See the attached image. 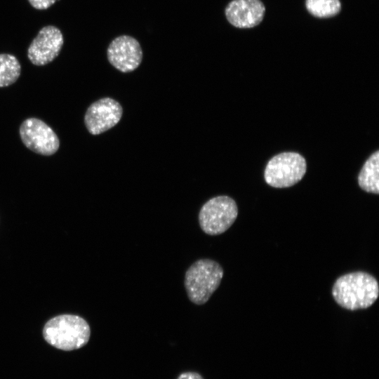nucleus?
Returning <instances> with one entry per match:
<instances>
[{
	"label": "nucleus",
	"mask_w": 379,
	"mask_h": 379,
	"mask_svg": "<svg viewBox=\"0 0 379 379\" xmlns=\"http://www.w3.org/2000/svg\"><path fill=\"white\" fill-rule=\"evenodd\" d=\"M305 5L310 13L321 18L335 16L341 9L340 0H306Z\"/></svg>",
	"instance_id": "obj_13"
},
{
	"label": "nucleus",
	"mask_w": 379,
	"mask_h": 379,
	"mask_svg": "<svg viewBox=\"0 0 379 379\" xmlns=\"http://www.w3.org/2000/svg\"><path fill=\"white\" fill-rule=\"evenodd\" d=\"M307 164L298 152H286L274 156L267 163L264 178L265 182L276 188L294 185L303 178Z\"/></svg>",
	"instance_id": "obj_4"
},
{
	"label": "nucleus",
	"mask_w": 379,
	"mask_h": 379,
	"mask_svg": "<svg viewBox=\"0 0 379 379\" xmlns=\"http://www.w3.org/2000/svg\"><path fill=\"white\" fill-rule=\"evenodd\" d=\"M123 109L119 102L107 97L92 103L86 110L84 124L92 135H99L114 127L121 120Z\"/></svg>",
	"instance_id": "obj_7"
},
{
	"label": "nucleus",
	"mask_w": 379,
	"mask_h": 379,
	"mask_svg": "<svg viewBox=\"0 0 379 379\" xmlns=\"http://www.w3.org/2000/svg\"><path fill=\"white\" fill-rule=\"evenodd\" d=\"M223 277L222 266L215 260L203 258L187 270L184 284L189 300L195 305L205 304L216 291Z\"/></svg>",
	"instance_id": "obj_3"
},
{
	"label": "nucleus",
	"mask_w": 379,
	"mask_h": 379,
	"mask_svg": "<svg viewBox=\"0 0 379 379\" xmlns=\"http://www.w3.org/2000/svg\"><path fill=\"white\" fill-rule=\"evenodd\" d=\"M107 56L114 67L127 73L139 67L142 60V51L137 39L128 35H121L111 41Z\"/></svg>",
	"instance_id": "obj_8"
},
{
	"label": "nucleus",
	"mask_w": 379,
	"mask_h": 379,
	"mask_svg": "<svg viewBox=\"0 0 379 379\" xmlns=\"http://www.w3.org/2000/svg\"><path fill=\"white\" fill-rule=\"evenodd\" d=\"M63 42L62 34L58 27L46 26L39 30L30 44L27 50V57L35 65H45L58 55Z\"/></svg>",
	"instance_id": "obj_9"
},
{
	"label": "nucleus",
	"mask_w": 379,
	"mask_h": 379,
	"mask_svg": "<svg viewBox=\"0 0 379 379\" xmlns=\"http://www.w3.org/2000/svg\"><path fill=\"white\" fill-rule=\"evenodd\" d=\"M45 340L57 349L71 351L87 344L90 327L85 319L73 314H62L48 321L43 329Z\"/></svg>",
	"instance_id": "obj_2"
},
{
	"label": "nucleus",
	"mask_w": 379,
	"mask_h": 379,
	"mask_svg": "<svg viewBox=\"0 0 379 379\" xmlns=\"http://www.w3.org/2000/svg\"><path fill=\"white\" fill-rule=\"evenodd\" d=\"M359 187L366 192L379 193V151L372 154L364 163L358 176Z\"/></svg>",
	"instance_id": "obj_11"
},
{
	"label": "nucleus",
	"mask_w": 379,
	"mask_h": 379,
	"mask_svg": "<svg viewBox=\"0 0 379 379\" xmlns=\"http://www.w3.org/2000/svg\"><path fill=\"white\" fill-rule=\"evenodd\" d=\"M20 64L13 55L0 54V87L15 83L20 75Z\"/></svg>",
	"instance_id": "obj_12"
},
{
	"label": "nucleus",
	"mask_w": 379,
	"mask_h": 379,
	"mask_svg": "<svg viewBox=\"0 0 379 379\" xmlns=\"http://www.w3.org/2000/svg\"><path fill=\"white\" fill-rule=\"evenodd\" d=\"M177 379H204L199 373L195 372H185L182 373Z\"/></svg>",
	"instance_id": "obj_15"
},
{
	"label": "nucleus",
	"mask_w": 379,
	"mask_h": 379,
	"mask_svg": "<svg viewBox=\"0 0 379 379\" xmlns=\"http://www.w3.org/2000/svg\"><path fill=\"white\" fill-rule=\"evenodd\" d=\"M36 9L45 10L52 6L57 0H28Z\"/></svg>",
	"instance_id": "obj_14"
},
{
	"label": "nucleus",
	"mask_w": 379,
	"mask_h": 379,
	"mask_svg": "<svg viewBox=\"0 0 379 379\" xmlns=\"http://www.w3.org/2000/svg\"><path fill=\"white\" fill-rule=\"evenodd\" d=\"M24 145L32 152L45 156L55 154L59 148V139L53 130L36 118L25 119L20 127Z\"/></svg>",
	"instance_id": "obj_6"
},
{
	"label": "nucleus",
	"mask_w": 379,
	"mask_h": 379,
	"mask_svg": "<svg viewBox=\"0 0 379 379\" xmlns=\"http://www.w3.org/2000/svg\"><path fill=\"white\" fill-rule=\"evenodd\" d=\"M238 215L235 201L226 195L213 197L207 201L199 213V223L204 232L218 235L226 232Z\"/></svg>",
	"instance_id": "obj_5"
},
{
	"label": "nucleus",
	"mask_w": 379,
	"mask_h": 379,
	"mask_svg": "<svg viewBox=\"0 0 379 379\" xmlns=\"http://www.w3.org/2000/svg\"><path fill=\"white\" fill-rule=\"evenodd\" d=\"M265 12L260 0H232L225 8L228 22L238 28H251L261 22Z\"/></svg>",
	"instance_id": "obj_10"
},
{
	"label": "nucleus",
	"mask_w": 379,
	"mask_h": 379,
	"mask_svg": "<svg viewBox=\"0 0 379 379\" xmlns=\"http://www.w3.org/2000/svg\"><path fill=\"white\" fill-rule=\"evenodd\" d=\"M378 295L377 279L371 274L361 271L339 277L332 288V295L337 304L351 311L371 307Z\"/></svg>",
	"instance_id": "obj_1"
}]
</instances>
